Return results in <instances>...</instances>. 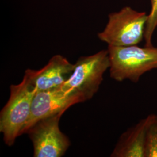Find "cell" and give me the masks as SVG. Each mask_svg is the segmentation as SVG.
<instances>
[{
	"instance_id": "obj_4",
	"label": "cell",
	"mask_w": 157,
	"mask_h": 157,
	"mask_svg": "<svg viewBox=\"0 0 157 157\" xmlns=\"http://www.w3.org/2000/svg\"><path fill=\"white\" fill-rule=\"evenodd\" d=\"M148 14L130 6L109 15L108 21L98 37L108 45H137L144 39Z\"/></svg>"
},
{
	"instance_id": "obj_8",
	"label": "cell",
	"mask_w": 157,
	"mask_h": 157,
	"mask_svg": "<svg viewBox=\"0 0 157 157\" xmlns=\"http://www.w3.org/2000/svg\"><path fill=\"white\" fill-rule=\"evenodd\" d=\"M154 115L155 114L148 115L123 133L110 156L145 157L146 134Z\"/></svg>"
},
{
	"instance_id": "obj_5",
	"label": "cell",
	"mask_w": 157,
	"mask_h": 157,
	"mask_svg": "<svg viewBox=\"0 0 157 157\" xmlns=\"http://www.w3.org/2000/svg\"><path fill=\"white\" fill-rule=\"evenodd\" d=\"M63 113L43 119L26 132L33 143L34 157H62L67 151L70 141L59 126Z\"/></svg>"
},
{
	"instance_id": "obj_6",
	"label": "cell",
	"mask_w": 157,
	"mask_h": 157,
	"mask_svg": "<svg viewBox=\"0 0 157 157\" xmlns=\"http://www.w3.org/2000/svg\"><path fill=\"white\" fill-rule=\"evenodd\" d=\"M83 102L78 95L61 87L37 91L34 96L28 120L22 130L25 134L32 126L40 120L64 113L75 104Z\"/></svg>"
},
{
	"instance_id": "obj_2",
	"label": "cell",
	"mask_w": 157,
	"mask_h": 157,
	"mask_svg": "<svg viewBox=\"0 0 157 157\" xmlns=\"http://www.w3.org/2000/svg\"><path fill=\"white\" fill-rule=\"evenodd\" d=\"M37 90L24 75L22 82L10 86V96L0 113V132L8 146L13 145L28 120Z\"/></svg>"
},
{
	"instance_id": "obj_9",
	"label": "cell",
	"mask_w": 157,
	"mask_h": 157,
	"mask_svg": "<svg viewBox=\"0 0 157 157\" xmlns=\"http://www.w3.org/2000/svg\"><path fill=\"white\" fill-rule=\"evenodd\" d=\"M145 157H157V115L155 114L146 134Z\"/></svg>"
},
{
	"instance_id": "obj_1",
	"label": "cell",
	"mask_w": 157,
	"mask_h": 157,
	"mask_svg": "<svg viewBox=\"0 0 157 157\" xmlns=\"http://www.w3.org/2000/svg\"><path fill=\"white\" fill-rule=\"evenodd\" d=\"M110 76L117 82L129 80L137 83L148 72L157 69V48L108 45Z\"/></svg>"
},
{
	"instance_id": "obj_3",
	"label": "cell",
	"mask_w": 157,
	"mask_h": 157,
	"mask_svg": "<svg viewBox=\"0 0 157 157\" xmlns=\"http://www.w3.org/2000/svg\"><path fill=\"white\" fill-rule=\"evenodd\" d=\"M75 65L73 72L61 87L78 95L83 102L97 93L104 74L110 67L108 50L90 56H81Z\"/></svg>"
},
{
	"instance_id": "obj_7",
	"label": "cell",
	"mask_w": 157,
	"mask_h": 157,
	"mask_svg": "<svg viewBox=\"0 0 157 157\" xmlns=\"http://www.w3.org/2000/svg\"><path fill=\"white\" fill-rule=\"evenodd\" d=\"M75 65L61 55L52 56L47 64L39 70L27 69L25 76L39 91L61 87L73 72Z\"/></svg>"
},
{
	"instance_id": "obj_10",
	"label": "cell",
	"mask_w": 157,
	"mask_h": 157,
	"mask_svg": "<svg viewBox=\"0 0 157 157\" xmlns=\"http://www.w3.org/2000/svg\"><path fill=\"white\" fill-rule=\"evenodd\" d=\"M151 10L148 14L146 23L144 37L145 46H153L152 39L154 31L157 28V0H150Z\"/></svg>"
}]
</instances>
